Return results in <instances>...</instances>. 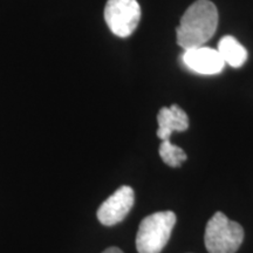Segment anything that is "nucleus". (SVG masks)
<instances>
[{"label": "nucleus", "instance_id": "nucleus-9", "mask_svg": "<svg viewBox=\"0 0 253 253\" xmlns=\"http://www.w3.org/2000/svg\"><path fill=\"white\" fill-rule=\"evenodd\" d=\"M158 153H160V156L162 157L163 162L171 168L181 167L188 158L184 150L179 148L178 145L172 144L170 140L162 141Z\"/></svg>", "mask_w": 253, "mask_h": 253}, {"label": "nucleus", "instance_id": "nucleus-8", "mask_svg": "<svg viewBox=\"0 0 253 253\" xmlns=\"http://www.w3.org/2000/svg\"><path fill=\"white\" fill-rule=\"evenodd\" d=\"M218 52L224 62L233 68H239L248 60V50L235 37L225 36L218 42Z\"/></svg>", "mask_w": 253, "mask_h": 253}, {"label": "nucleus", "instance_id": "nucleus-2", "mask_svg": "<svg viewBox=\"0 0 253 253\" xmlns=\"http://www.w3.org/2000/svg\"><path fill=\"white\" fill-rule=\"evenodd\" d=\"M176 224L172 211H161L149 214L141 221L136 236L138 253H161L166 248Z\"/></svg>", "mask_w": 253, "mask_h": 253}, {"label": "nucleus", "instance_id": "nucleus-6", "mask_svg": "<svg viewBox=\"0 0 253 253\" xmlns=\"http://www.w3.org/2000/svg\"><path fill=\"white\" fill-rule=\"evenodd\" d=\"M183 61L189 69L201 75L218 74L225 67V62L219 52L207 46L185 50Z\"/></svg>", "mask_w": 253, "mask_h": 253}, {"label": "nucleus", "instance_id": "nucleus-7", "mask_svg": "<svg viewBox=\"0 0 253 253\" xmlns=\"http://www.w3.org/2000/svg\"><path fill=\"white\" fill-rule=\"evenodd\" d=\"M157 137L162 141L170 140L173 131H185L189 128V118L186 113L177 104L163 107L157 115Z\"/></svg>", "mask_w": 253, "mask_h": 253}, {"label": "nucleus", "instance_id": "nucleus-1", "mask_svg": "<svg viewBox=\"0 0 253 253\" xmlns=\"http://www.w3.org/2000/svg\"><path fill=\"white\" fill-rule=\"evenodd\" d=\"M218 26V11L210 0H197L183 14L176 28L177 43L184 50L204 46Z\"/></svg>", "mask_w": 253, "mask_h": 253}, {"label": "nucleus", "instance_id": "nucleus-10", "mask_svg": "<svg viewBox=\"0 0 253 253\" xmlns=\"http://www.w3.org/2000/svg\"><path fill=\"white\" fill-rule=\"evenodd\" d=\"M102 253H123L122 250H120L119 248H109L107 249L106 251H103Z\"/></svg>", "mask_w": 253, "mask_h": 253}, {"label": "nucleus", "instance_id": "nucleus-3", "mask_svg": "<svg viewBox=\"0 0 253 253\" xmlns=\"http://www.w3.org/2000/svg\"><path fill=\"white\" fill-rule=\"evenodd\" d=\"M244 240V230L223 212H216L205 227L204 242L209 253H236Z\"/></svg>", "mask_w": 253, "mask_h": 253}, {"label": "nucleus", "instance_id": "nucleus-5", "mask_svg": "<svg viewBox=\"0 0 253 253\" xmlns=\"http://www.w3.org/2000/svg\"><path fill=\"white\" fill-rule=\"evenodd\" d=\"M135 202L134 190L130 186L123 185L109 196L97 210V219L106 226L116 225L130 212Z\"/></svg>", "mask_w": 253, "mask_h": 253}, {"label": "nucleus", "instance_id": "nucleus-4", "mask_svg": "<svg viewBox=\"0 0 253 253\" xmlns=\"http://www.w3.org/2000/svg\"><path fill=\"white\" fill-rule=\"evenodd\" d=\"M104 20L116 37L131 36L141 20V6L136 0H108Z\"/></svg>", "mask_w": 253, "mask_h": 253}]
</instances>
